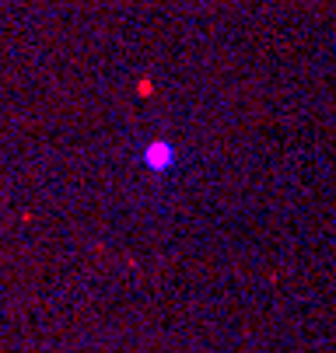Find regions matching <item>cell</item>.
Wrapping results in <instances>:
<instances>
[{
  "label": "cell",
  "instance_id": "6da1fadb",
  "mask_svg": "<svg viewBox=\"0 0 336 353\" xmlns=\"http://www.w3.org/2000/svg\"><path fill=\"white\" fill-rule=\"evenodd\" d=\"M140 158H144V165H148L151 172H158V175H165V172L175 168V150H172L168 143H155V147H148Z\"/></svg>",
  "mask_w": 336,
  "mask_h": 353
}]
</instances>
